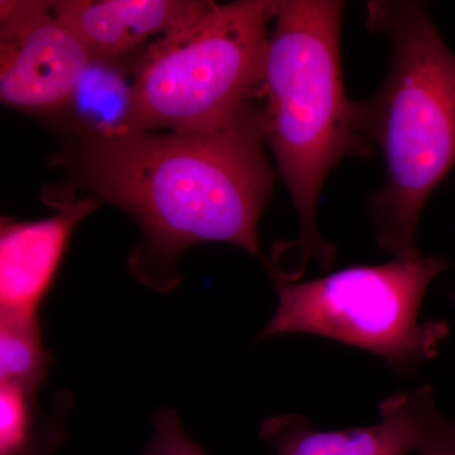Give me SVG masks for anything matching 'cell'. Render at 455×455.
<instances>
[{"label": "cell", "mask_w": 455, "mask_h": 455, "mask_svg": "<svg viewBox=\"0 0 455 455\" xmlns=\"http://www.w3.org/2000/svg\"><path fill=\"white\" fill-rule=\"evenodd\" d=\"M366 11L367 28L392 46L381 89L353 101L358 133L386 164L385 188L370 202L377 247L394 259H420L421 212L455 164V55L421 3L371 0Z\"/></svg>", "instance_id": "cell-2"}, {"label": "cell", "mask_w": 455, "mask_h": 455, "mask_svg": "<svg viewBox=\"0 0 455 455\" xmlns=\"http://www.w3.org/2000/svg\"><path fill=\"white\" fill-rule=\"evenodd\" d=\"M379 421L371 427L316 430L300 415L269 416L259 438L276 455H407L415 451L430 416L438 410L435 391L421 385L379 403Z\"/></svg>", "instance_id": "cell-8"}, {"label": "cell", "mask_w": 455, "mask_h": 455, "mask_svg": "<svg viewBox=\"0 0 455 455\" xmlns=\"http://www.w3.org/2000/svg\"><path fill=\"white\" fill-rule=\"evenodd\" d=\"M37 414V397L0 383V455H50L61 430L40 425Z\"/></svg>", "instance_id": "cell-12"}, {"label": "cell", "mask_w": 455, "mask_h": 455, "mask_svg": "<svg viewBox=\"0 0 455 455\" xmlns=\"http://www.w3.org/2000/svg\"><path fill=\"white\" fill-rule=\"evenodd\" d=\"M203 0H60L51 11L92 57L124 60L196 17Z\"/></svg>", "instance_id": "cell-9"}, {"label": "cell", "mask_w": 455, "mask_h": 455, "mask_svg": "<svg viewBox=\"0 0 455 455\" xmlns=\"http://www.w3.org/2000/svg\"><path fill=\"white\" fill-rule=\"evenodd\" d=\"M447 268L444 257L421 256L301 283L272 274L277 307L257 339L317 335L379 355L394 372H415L449 334L447 323L420 319L425 293Z\"/></svg>", "instance_id": "cell-5"}, {"label": "cell", "mask_w": 455, "mask_h": 455, "mask_svg": "<svg viewBox=\"0 0 455 455\" xmlns=\"http://www.w3.org/2000/svg\"><path fill=\"white\" fill-rule=\"evenodd\" d=\"M52 358L42 343L40 320L0 317V383L37 397Z\"/></svg>", "instance_id": "cell-11"}, {"label": "cell", "mask_w": 455, "mask_h": 455, "mask_svg": "<svg viewBox=\"0 0 455 455\" xmlns=\"http://www.w3.org/2000/svg\"><path fill=\"white\" fill-rule=\"evenodd\" d=\"M51 7L0 25V104L42 118L64 114L92 59Z\"/></svg>", "instance_id": "cell-6"}, {"label": "cell", "mask_w": 455, "mask_h": 455, "mask_svg": "<svg viewBox=\"0 0 455 455\" xmlns=\"http://www.w3.org/2000/svg\"><path fill=\"white\" fill-rule=\"evenodd\" d=\"M266 146L256 103L220 130L84 140L65 160L92 196L137 220L146 235L137 272L164 290L179 281L173 262L196 244H235L267 263L259 238L275 184Z\"/></svg>", "instance_id": "cell-1"}, {"label": "cell", "mask_w": 455, "mask_h": 455, "mask_svg": "<svg viewBox=\"0 0 455 455\" xmlns=\"http://www.w3.org/2000/svg\"><path fill=\"white\" fill-rule=\"evenodd\" d=\"M344 3L281 0L269 33L259 104L266 142L300 220L304 263L328 267L337 250L317 233L316 209L328 173L341 158L370 157L344 89L340 26Z\"/></svg>", "instance_id": "cell-3"}, {"label": "cell", "mask_w": 455, "mask_h": 455, "mask_svg": "<svg viewBox=\"0 0 455 455\" xmlns=\"http://www.w3.org/2000/svg\"><path fill=\"white\" fill-rule=\"evenodd\" d=\"M280 2H208L147 47L133 74L140 131L220 130L259 101L267 26Z\"/></svg>", "instance_id": "cell-4"}, {"label": "cell", "mask_w": 455, "mask_h": 455, "mask_svg": "<svg viewBox=\"0 0 455 455\" xmlns=\"http://www.w3.org/2000/svg\"><path fill=\"white\" fill-rule=\"evenodd\" d=\"M152 430L143 455H208L188 435L175 410L161 407L152 419Z\"/></svg>", "instance_id": "cell-13"}, {"label": "cell", "mask_w": 455, "mask_h": 455, "mask_svg": "<svg viewBox=\"0 0 455 455\" xmlns=\"http://www.w3.org/2000/svg\"><path fill=\"white\" fill-rule=\"evenodd\" d=\"M451 301H453L454 305H455V290H453V291H451Z\"/></svg>", "instance_id": "cell-16"}, {"label": "cell", "mask_w": 455, "mask_h": 455, "mask_svg": "<svg viewBox=\"0 0 455 455\" xmlns=\"http://www.w3.org/2000/svg\"><path fill=\"white\" fill-rule=\"evenodd\" d=\"M418 455H455V419H448L436 410L430 416L420 443Z\"/></svg>", "instance_id": "cell-14"}, {"label": "cell", "mask_w": 455, "mask_h": 455, "mask_svg": "<svg viewBox=\"0 0 455 455\" xmlns=\"http://www.w3.org/2000/svg\"><path fill=\"white\" fill-rule=\"evenodd\" d=\"M50 203L56 212L42 220L0 215V317L38 319L74 230L100 200L65 196Z\"/></svg>", "instance_id": "cell-7"}, {"label": "cell", "mask_w": 455, "mask_h": 455, "mask_svg": "<svg viewBox=\"0 0 455 455\" xmlns=\"http://www.w3.org/2000/svg\"><path fill=\"white\" fill-rule=\"evenodd\" d=\"M41 0H0V25L14 18L32 13L46 5Z\"/></svg>", "instance_id": "cell-15"}, {"label": "cell", "mask_w": 455, "mask_h": 455, "mask_svg": "<svg viewBox=\"0 0 455 455\" xmlns=\"http://www.w3.org/2000/svg\"><path fill=\"white\" fill-rule=\"evenodd\" d=\"M123 60L92 57L75 84L66 114L84 140L112 142L140 133L136 90Z\"/></svg>", "instance_id": "cell-10"}]
</instances>
